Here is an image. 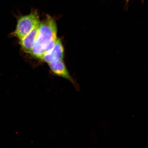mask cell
Segmentation results:
<instances>
[{
	"label": "cell",
	"instance_id": "cell-1",
	"mask_svg": "<svg viewBox=\"0 0 148 148\" xmlns=\"http://www.w3.org/2000/svg\"><path fill=\"white\" fill-rule=\"evenodd\" d=\"M57 32L55 19L47 15L40 22L38 34L30 54L40 60L45 53L54 47L57 38Z\"/></svg>",
	"mask_w": 148,
	"mask_h": 148
},
{
	"label": "cell",
	"instance_id": "cell-2",
	"mask_svg": "<svg viewBox=\"0 0 148 148\" xmlns=\"http://www.w3.org/2000/svg\"><path fill=\"white\" fill-rule=\"evenodd\" d=\"M39 16L36 10L30 14L17 17V24L15 29L11 33V36L16 37L20 40L24 38L40 23Z\"/></svg>",
	"mask_w": 148,
	"mask_h": 148
},
{
	"label": "cell",
	"instance_id": "cell-3",
	"mask_svg": "<svg viewBox=\"0 0 148 148\" xmlns=\"http://www.w3.org/2000/svg\"><path fill=\"white\" fill-rule=\"evenodd\" d=\"M64 48L60 39L57 38L54 47L50 51L45 53L40 60L48 64H54L63 60Z\"/></svg>",
	"mask_w": 148,
	"mask_h": 148
},
{
	"label": "cell",
	"instance_id": "cell-4",
	"mask_svg": "<svg viewBox=\"0 0 148 148\" xmlns=\"http://www.w3.org/2000/svg\"><path fill=\"white\" fill-rule=\"evenodd\" d=\"M48 65L53 74L67 79L72 83L76 90H79V85L70 75L63 60Z\"/></svg>",
	"mask_w": 148,
	"mask_h": 148
},
{
	"label": "cell",
	"instance_id": "cell-5",
	"mask_svg": "<svg viewBox=\"0 0 148 148\" xmlns=\"http://www.w3.org/2000/svg\"><path fill=\"white\" fill-rule=\"evenodd\" d=\"M39 23L35 27L27 36L19 40L22 49L26 53L30 54L38 34Z\"/></svg>",
	"mask_w": 148,
	"mask_h": 148
},
{
	"label": "cell",
	"instance_id": "cell-6",
	"mask_svg": "<svg viewBox=\"0 0 148 148\" xmlns=\"http://www.w3.org/2000/svg\"><path fill=\"white\" fill-rule=\"evenodd\" d=\"M130 1V0H126L127 3Z\"/></svg>",
	"mask_w": 148,
	"mask_h": 148
}]
</instances>
